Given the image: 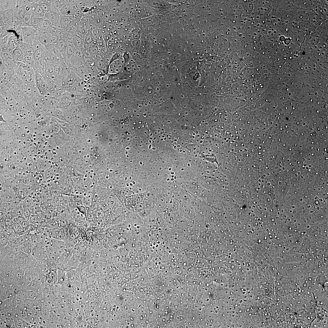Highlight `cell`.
Instances as JSON below:
<instances>
[{"label": "cell", "instance_id": "9a60e30c", "mask_svg": "<svg viewBox=\"0 0 328 328\" xmlns=\"http://www.w3.org/2000/svg\"><path fill=\"white\" fill-rule=\"evenodd\" d=\"M32 14L25 13L21 22L20 26H31Z\"/></svg>", "mask_w": 328, "mask_h": 328}, {"label": "cell", "instance_id": "4316f807", "mask_svg": "<svg viewBox=\"0 0 328 328\" xmlns=\"http://www.w3.org/2000/svg\"><path fill=\"white\" fill-rule=\"evenodd\" d=\"M11 251L18 255L23 252V249L22 245H20L12 247Z\"/></svg>", "mask_w": 328, "mask_h": 328}, {"label": "cell", "instance_id": "7c38bea8", "mask_svg": "<svg viewBox=\"0 0 328 328\" xmlns=\"http://www.w3.org/2000/svg\"><path fill=\"white\" fill-rule=\"evenodd\" d=\"M72 43L76 49L82 51L84 49V43L82 38L76 34H73Z\"/></svg>", "mask_w": 328, "mask_h": 328}, {"label": "cell", "instance_id": "8992f818", "mask_svg": "<svg viewBox=\"0 0 328 328\" xmlns=\"http://www.w3.org/2000/svg\"><path fill=\"white\" fill-rule=\"evenodd\" d=\"M16 0H1L0 10L5 11L8 10L14 11L16 7Z\"/></svg>", "mask_w": 328, "mask_h": 328}, {"label": "cell", "instance_id": "3957f363", "mask_svg": "<svg viewBox=\"0 0 328 328\" xmlns=\"http://www.w3.org/2000/svg\"><path fill=\"white\" fill-rule=\"evenodd\" d=\"M60 16L59 12L51 6L50 10L46 13L44 19L49 20L53 27H57Z\"/></svg>", "mask_w": 328, "mask_h": 328}, {"label": "cell", "instance_id": "9c48e42d", "mask_svg": "<svg viewBox=\"0 0 328 328\" xmlns=\"http://www.w3.org/2000/svg\"><path fill=\"white\" fill-rule=\"evenodd\" d=\"M34 4L32 17L44 18L46 13L39 4L38 0H36Z\"/></svg>", "mask_w": 328, "mask_h": 328}, {"label": "cell", "instance_id": "4fadbf2b", "mask_svg": "<svg viewBox=\"0 0 328 328\" xmlns=\"http://www.w3.org/2000/svg\"><path fill=\"white\" fill-rule=\"evenodd\" d=\"M67 44V43L61 37L55 44L61 55L63 57H66V51Z\"/></svg>", "mask_w": 328, "mask_h": 328}, {"label": "cell", "instance_id": "52a82bcc", "mask_svg": "<svg viewBox=\"0 0 328 328\" xmlns=\"http://www.w3.org/2000/svg\"><path fill=\"white\" fill-rule=\"evenodd\" d=\"M77 7L76 6H73L67 2L60 11V15L73 17L74 12Z\"/></svg>", "mask_w": 328, "mask_h": 328}, {"label": "cell", "instance_id": "2e32d148", "mask_svg": "<svg viewBox=\"0 0 328 328\" xmlns=\"http://www.w3.org/2000/svg\"><path fill=\"white\" fill-rule=\"evenodd\" d=\"M67 3L65 0H51L52 7L59 12L62 7Z\"/></svg>", "mask_w": 328, "mask_h": 328}, {"label": "cell", "instance_id": "d4e9b609", "mask_svg": "<svg viewBox=\"0 0 328 328\" xmlns=\"http://www.w3.org/2000/svg\"><path fill=\"white\" fill-rule=\"evenodd\" d=\"M45 50V49H39L35 50L33 56L36 61H39L40 57Z\"/></svg>", "mask_w": 328, "mask_h": 328}, {"label": "cell", "instance_id": "277c9868", "mask_svg": "<svg viewBox=\"0 0 328 328\" xmlns=\"http://www.w3.org/2000/svg\"><path fill=\"white\" fill-rule=\"evenodd\" d=\"M31 255L35 261H46L48 259L45 249L37 245H34Z\"/></svg>", "mask_w": 328, "mask_h": 328}, {"label": "cell", "instance_id": "484cf974", "mask_svg": "<svg viewBox=\"0 0 328 328\" xmlns=\"http://www.w3.org/2000/svg\"><path fill=\"white\" fill-rule=\"evenodd\" d=\"M32 46L35 51L38 49H45L44 46L37 39L34 40Z\"/></svg>", "mask_w": 328, "mask_h": 328}, {"label": "cell", "instance_id": "e0dca14e", "mask_svg": "<svg viewBox=\"0 0 328 328\" xmlns=\"http://www.w3.org/2000/svg\"><path fill=\"white\" fill-rule=\"evenodd\" d=\"M49 33H43L39 32L37 39L44 46L49 43Z\"/></svg>", "mask_w": 328, "mask_h": 328}, {"label": "cell", "instance_id": "83f0119b", "mask_svg": "<svg viewBox=\"0 0 328 328\" xmlns=\"http://www.w3.org/2000/svg\"><path fill=\"white\" fill-rule=\"evenodd\" d=\"M35 0H16V6H22L28 3L34 2Z\"/></svg>", "mask_w": 328, "mask_h": 328}, {"label": "cell", "instance_id": "ba28073f", "mask_svg": "<svg viewBox=\"0 0 328 328\" xmlns=\"http://www.w3.org/2000/svg\"><path fill=\"white\" fill-rule=\"evenodd\" d=\"M53 27L49 20L44 19L36 29L41 33H49L52 30Z\"/></svg>", "mask_w": 328, "mask_h": 328}, {"label": "cell", "instance_id": "f1b7e54d", "mask_svg": "<svg viewBox=\"0 0 328 328\" xmlns=\"http://www.w3.org/2000/svg\"><path fill=\"white\" fill-rule=\"evenodd\" d=\"M84 37V40L83 41L84 43V42H85L84 43L87 44H89L92 43L93 41V38L91 33L89 32L87 33Z\"/></svg>", "mask_w": 328, "mask_h": 328}, {"label": "cell", "instance_id": "44dd1931", "mask_svg": "<svg viewBox=\"0 0 328 328\" xmlns=\"http://www.w3.org/2000/svg\"><path fill=\"white\" fill-rule=\"evenodd\" d=\"M36 60L33 56H25L22 62L30 66L34 67Z\"/></svg>", "mask_w": 328, "mask_h": 328}, {"label": "cell", "instance_id": "5bb4252c", "mask_svg": "<svg viewBox=\"0 0 328 328\" xmlns=\"http://www.w3.org/2000/svg\"><path fill=\"white\" fill-rule=\"evenodd\" d=\"M22 245L23 252L31 255L32 249L34 246L31 239L28 240Z\"/></svg>", "mask_w": 328, "mask_h": 328}, {"label": "cell", "instance_id": "8fae6325", "mask_svg": "<svg viewBox=\"0 0 328 328\" xmlns=\"http://www.w3.org/2000/svg\"><path fill=\"white\" fill-rule=\"evenodd\" d=\"M11 54L13 60L15 62H22L25 56L23 51L18 46Z\"/></svg>", "mask_w": 328, "mask_h": 328}, {"label": "cell", "instance_id": "603a6c76", "mask_svg": "<svg viewBox=\"0 0 328 328\" xmlns=\"http://www.w3.org/2000/svg\"><path fill=\"white\" fill-rule=\"evenodd\" d=\"M8 237L3 234H0V248H4L8 244Z\"/></svg>", "mask_w": 328, "mask_h": 328}, {"label": "cell", "instance_id": "5b68a950", "mask_svg": "<svg viewBox=\"0 0 328 328\" xmlns=\"http://www.w3.org/2000/svg\"><path fill=\"white\" fill-rule=\"evenodd\" d=\"M55 56L45 49L39 61L42 68H45L52 65L55 61Z\"/></svg>", "mask_w": 328, "mask_h": 328}, {"label": "cell", "instance_id": "7402d4cb", "mask_svg": "<svg viewBox=\"0 0 328 328\" xmlns=\"http://www.w3.org/2000/svg\"><path fill=\"white\" fill-rule=\"evenodd\" d=\"M44 19L43 18L32 17L31 26L37 29Z\"/></svg>", "mask_w": 328, "mask_h": 328}, {"label": "cell", "instance_id": "7a4b0ae2", "mask_svg": "<svg viewBox=\"0 0 328 328\" xmlns=\"http://www.w3.org/2000/svg\"><path fill=\"white\" fill-rule=\"evenodd\" d=\"M125 63L124 57L119 56L113 60L108 67V73L112 75H115L121 72L124 68Z\"/></svg>", "mask_w": 328, "mask_h": 328}, {"label": "cell", "instance_id": "6da1fadb", "mask_svg": "<svg viewBox=\"0 0 328 328\" xmlns=\"http://www.w3.org/2000/svg\"><path fill=\"white\" fill-rule=\"evenodd\" d=\"M21 27L23 34V42L32 46L34 40L37 39L39 31L31 26Z\"/></svg>", "mask_w": 328, "mask_h": 328}, {"label": "cell", "instance_id": "cb8c5ba5", "mask_svg": "<svg viewBox=\"0 0 328 328\" xmlns=\"http://www.w3.org/2000/svg\"><path fill=\"white\" fill-rule=\"evenodd\" d=\"M8 244L12 247L21 245L19 243L17 238L15 237L8 238Z\"/></svg>", "mask_w": 328, "mask_h": 328}, {"label": "cell", "instance_id": "ffe728a7", "mask_svg": "<svg viewBox=\"0 0 328 328\" xmlns=\"http://www.w3.org/2000/svg\"><path fill=\"white\" fill-rule=\"evenodd\" d=\"M75 48L72 43H68L66 51V57L69 59L73 54Z\"/></svg>", "mask_w": 328, "mask_h": 328}, {"label": "cell", "instance_id": "ac0fdd59", "mask_svg": "<svg viewBox=\"0 0 328 328\" xmlns=\"http://www.w3.org/2000/svg\"><path fill=\"white\" fill-rule=\"evenodd\" d=\"M38 2L46 13L50 10L51 8V0H38Z\"/></svg>", "mask_w": 328, "mask_h": 328}, {"label": "cell", "instance_id": "30bf717a", "mask_svg": "<svg viewBox=\"0 0 328 328\" xmlns=\"http://www.w3.org/2000/svg\"><path fill=\"white\" fill-rule=\"evenodd\" d=\"M74 19V18L73 16L60 15L57 27L65 29Z\"/></svg>", "mask_w": 328, "mask_h": 328}, {"label": "cell", "instance_id": "d6986e66", "mask_svg": "<svg viewBox=\"0 0 328 328\" xmlns=\"http://www.w3.org/2000/svg\"><path fill=\"white\" fill-rule=\"evenodd\" d=\"M24 56H33L35 50L32 46L25 43L22 50Z\"/></svg>", "mask_w": 328, "mask_h": 328}]
</instances>
